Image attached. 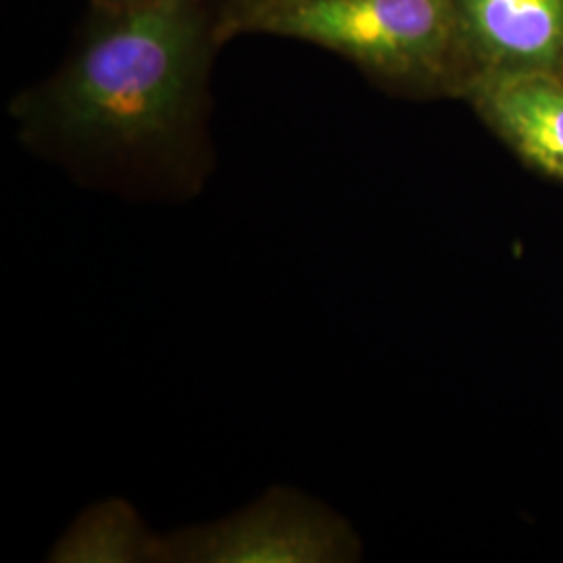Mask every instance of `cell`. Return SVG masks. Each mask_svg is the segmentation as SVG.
<instances>
[{"label": "cell", "mask_w": 563, "mask_h": 563, "mask_svg": "<svg viewBox=\"0 0 563 563\" xmlns=\"http://www.w3.org/2000/svg\"><path fill=\"white\" fill-rule=\"evenodd\" d=\"M218 20L209 0L92 7L59 69L11 101L21 144L90 190L132 202L197 199L216 165Z\"/></svg>", "instance_id": "1"}, {"label": "cell", "mask_w": 563, "mask_h": 563, "mask_svg": "<svg viewBox=\"0 0 563 563\" xmlns=\"http://www.w3.org/2000/svg\"><path fill=\"white\" fill-rule=\"evenodd\" d=\"M362 558L353 523L292 484H274L222 518L163 532V563H351Z\"/></svg>", "instance_id": "3"}, {"label": "cell", "mask_w": 563, "mask_h": 563, "mask_svg": "<svg viewBox=\"0 0 563 563\" xmlns=\"http://www.w3.org/2000/svg\"><path fill=\"white\" fill-rule=\"evenodd\" d=\"M136 0H92V7H123V4H132Z\"/></svg>", "instance_id": "7"}, {"label": "cell", "mask_w": 563, "mask_h": 563, "mask_svg": "<svg viewBox=\"0 0 563 563\" xmlns=\"http://www.w3.org/2000/svg\"><path fill=\"white\" fill-rule=\"evenodd\" d=\"M246 34L316 44L409 86L444 80L460 53L453 0H232L218 38Z\"/></svg>", "instance_id": "2"}, {"label": "cell", "mask_w": 563, "mask_h": 563, "mask_svg": "<svg viewBox=\"0 0 563 563\" xmlns=\"http://www.w3.org/2000/svg\"><path fill=\"white\" fill-rule=\"evenodd\" d=\"M472 101L523 162L563 180V81L544 71H499L472 81Z\"/></svg>", "instance_id": "4"}, {"label": "cell", "mask_w": 563, "mask_h": 563, "mask_svg": "<svg viewBox=\"0 0 563 563\" xmlns=\"http://www.w3.org/2000/svg\"><path fill=\"white\" fill-rule=\"evenodd\" d=\"M453 9L460 48L474 57L518 71L562 57L563 0H453Z\"/></svg>", "instance_id": "5"}, {"label": "cell", "mask_w": 563, "mask_h": 563, "mask_svg": "<svg viewBox=\"0 0 563 563\" xmlns=\"http://www.w3.org/2000/svg\"><path fill=\"white\" fill-rule=\"evenodd\" d=\"M48 563H163V532L125 497L84 507L46 551Z\"/></svg>", "instance_id": "6"}]
</instances>
